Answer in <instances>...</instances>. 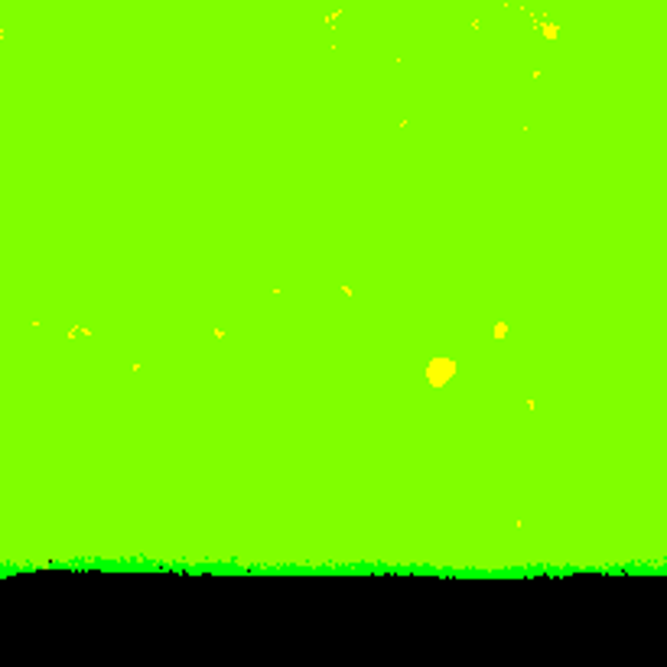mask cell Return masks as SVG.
Returning <instances> with one entry per match:
<instances>
[{"label":"cell","instance_id":"obj_1","mask_svg":"<svg viewBox=\"0 0 667 667\" xmlns=\"http://www.w3.org/2000/svg\"><path fill=\"white\" fill-rule=\"evenodd\" d=\"M456 371V365H452L449 358H436V361H430V368H427V378H430V384H446V378Z\"/></svg>","mask_w":667,"mask_h":667}]
</instances>
